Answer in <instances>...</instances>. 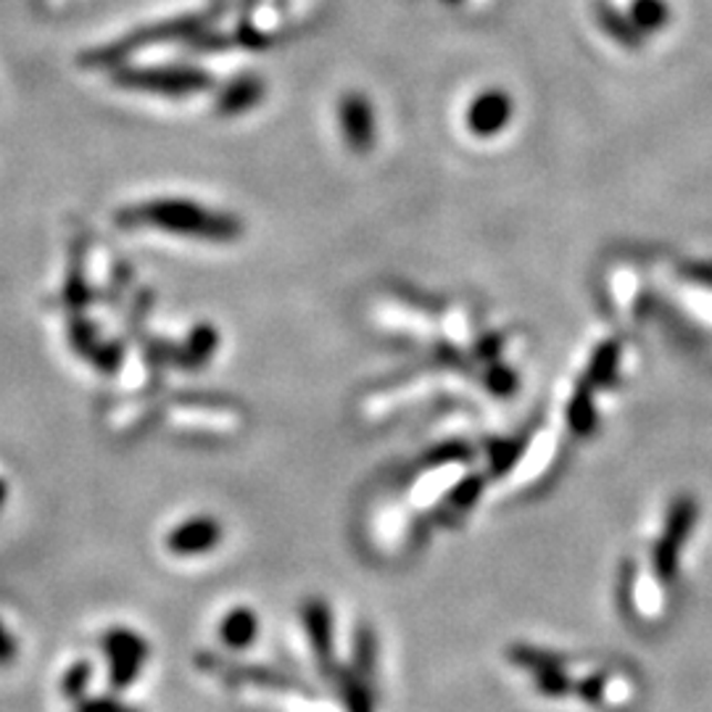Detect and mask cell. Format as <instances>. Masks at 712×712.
Returning <instances> with one entry per match:
<instances>
[{"mask_svg": "<svg viewBox=\"0 0 712 712\" xmlns=\"http://www.w3.org/2000/svg\"><path fill=\"white\" fill-rule=\"evenodd\" d=\"M506 116V101L499 98V95H489L472 112V129H481V133H494V129L502 127Z\"/></svg>", "mask_w": 712, "mask_h": 712, "instance_id": "cell-4", "label": "cell"}, {"mask_svg": "<svg viewBox=\"0 0 712 712\" xmlns=\"http://www.w3.org/2000/svg\"><path fill=\"white\" fill-rule=\"evenodd\" d=\"M219 538H222V531L214 523H209V520L198 517L190 520V523H182L172 533V538H169V546L177 554H201L209 552L211 546H217Z\"/></svg>", "mask_w": 712, "mask_h": 712, "instance_id": "cell-2", "label": "cell"}, {"mask_svg": "<svg viewBox=\"0 0 712 712\" xmlns=\"http://www.w3.org/2000/svg\"><path fill=\"white\" fill-rule=\"evenodd\" d=\"M697 515H700V506H697L691 496H681L670 504L666 525H662V533L652 552L657 578L666 580V584H670L678 575V559H681L683 544H687L691 531H694Z\"/></svg>", "mask_w": 712, "mask_h": 712, "instance_id": "cell-1", "label": "cell"}, {"mask_svg": "<svg viewBox=\"0 0 712 712\" xmlns=\"http://www.w3.org/2000/svg\"><path fill=\"white\" fill-rule=\"evenodd\" d=\"M219 634L230 647H249L256 636V618L251 609H232L230 615H224V620L219 622Z\"/></svg>", "mask_w": 712, "mask_h": 712, "instance_id": "cell-3", "label": "cell"}, {"mask_svg": "<svg viewBox=\"0 0 712 712\" xmlns=\"http://www.w3.org/2000/svg\"><path fill=\"white\" fill-rule=\"evenodd\" d=\"M668 3L666 0H636L634 3V22L641 27L643 32H655L660 27L668 24Z\"/></svg>", "mask_w": 712, "mask_h": 712, "instance_id": "cell-5", "label": "cell"}]
</instances>
